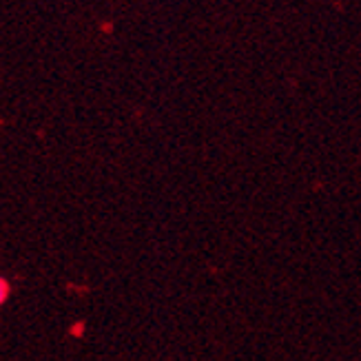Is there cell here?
Returning a JSON list of instances; mask_svg holds the SVG:
<instances>
[{"label": "cell", "mask_w": 361, "mask_h": 361, "mask_svg": "<svg viewBox=\"0 0 361 361\" xmlns=\"http://www.w3.org/2000/svg\"><path fill=\"white\" fill-rule=\"evenodd\" d=\"M9 293H11V288H9V284H7V279L0 277V306L5 304V300L9 297Z\"/></svg>", "instance_id": "cell-1"}]
</instances>
